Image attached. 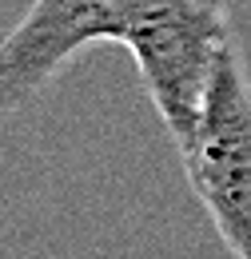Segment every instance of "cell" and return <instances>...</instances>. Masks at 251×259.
Here are the masks:
<instances>
[{"label": "cell", "mask_w": 251, "mask_h": 259, "mask_svg": "<svg viewBox=\"0 0 251 259\" xmlns=\"http://www.w3.org/2000/svg\"><path fill=\"white\" fill-rule=\"evenodd\" d=\"M231 40L227 0H136L124 48L172 140L184 148Z\"/></svg>", "instance_id": "6da1fadb"}, {"label": "cell", "mask_w": 251, "mask_h": 259, "mask_svg": "<svg viewBox=\"0 0 251 259\" xmlns=\"http://www.w3.org/2000/svg\"><path fill=\"white\" fill-rule=\"evenodd\" d=\"M180 152L223 247L235 259H251V72L235 44H227L199 124Z\"/></svg>", "instance_id": "7a4b0ae2"}, {"label": "cell", "mask_w": 251, "mask_h": 259, "mask_svg": "<svg viewBox=\"0 0 251 259\" xmlns=\"http://www.w3.org/2000/svg\"><path fill=\"white\" fill-rule=\"evenodd\" d=\"M136 0H32L0 48V100L16 112L40 96L84 48L124 44Z\"/></svg>", "instance_id": "3957f363"}]
</instances>
